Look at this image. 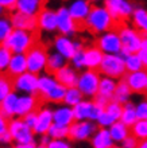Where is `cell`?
Here are the masks:
<instances>
[{
	"instance_id": "6",
	"label": "cell",
	"mask_w": 147,
	"mask_h": 148,
	"mask_svg": "<svg viewBox=\"0 0 147 148\" xmlns=\"http://www.w3.org/2000/svg\"><path fill=\"white\" fill-rule=\"evenodd\" d=\"M27 57V65H28V71L34 74H43L47 70V59H49V53H47L46 47H43L42 45H35L26 53Z\"/></svg>"
},
{
	"instance_id": "61",
	"label": "cell",
	"mask_w": 147,
	"mask_h": 148,
	"mask_svg": "<svg viewBox=\"0 0 147 148\" xmlns=\"http://www.w3.org/2000/svg\"><path fill=\"white\" fill-rule=\"evenodd\" d=\"M146 93H147V90H146Z\"/></svg>"
},
{
	"instance_id": "41",
	"label": "cell",
	"mask_w": 147,
	"mask_h": 148,
	"mask_svg": "<svg viewBox=\"0 0 147 148\" xmlns=\"http://www.w3.org/2000/svg\"><path fill=\"white\" fill-rule=\"evenodd\" d=\"M12 55H14V53L11 50H8L7 47L4 46L0 47V70L3 73L7 71L8 66H10V62L12 59Z\"/></svg>"
},
{
	"instance_id": "9",
	"label": "cell",
	"mask_w": 147,
	"mask_h": 148,
	"mask_svg": "<svg viewBox=\"0 0 147 148\" xmlns=\"http://www.w3.org/2000/svg\"><path fill=\"white\" fill-rule=\"evenodd\" d=\"M104 109H105L104 106L99 105L93 100H89V98L82 100L78 105H76L73 108L76 121L89 120V121H95V123L100 117L101 113L104 112Z\"/></svg>"
},
{
	"instance_id": "17",
	"label": "cell",
	"mask_w": 147,
	"mask_h": 148,
	"mask_svg": "<svg viewBox=\"0 0 147 148\" xmlns=\"http://www.w3.org/2000/svg\"><path fill=\"white\" fill-rule=\"evenodd\" d=\"M54 124V116H53V109L49 106H42L38 109V121L34 128L35 135H47L51 125Z\"/></svg>"
},
{
	"instance_id": "20",
	"label": "cell",
	"mask_w": 147,
	"mask_h": 148,
	"mask_svg": "<svg viewBox=\"0 0 147 148\" xmlns=\"http://www.w3.org/2000/svg\"><path fill=\"white\" fill-rule=\"evenodd\" d=\"M39 100L32 94H19L18 98V108H16V117H24L27 113L38 110Z\"/></svg>"
},
{
	"instance_id": "21",
	"label": "cell",
	"mask_w": 147,
	"mask_h": 148,
	"mask_svg": "<svg viewBox=\"0 0 147 148\" xmlns=\"http://www.w3.org/2000/svg\"><path fill=\"white\" fill-rule=\"evenodd\" d=\"M54 75L61 85L66 86V88H73V86H77L80 73L72 65H66L65 67H62L61 70L57 71Z\"/></svg>"
},
{
	"instance_id": "25",
	"label": "cell",
	"mask_w": 147,
	"mask_h": 148,
	"mask_svg": "<svg viewBox=\"0 0 147 148\" xmlns=\"http://www.w3.org/2000/svg\"><path fill=\"white\" fill-rule=\"evenodd\" d=\"M85 53V67L92 70H99L104 58V53L97 46H88L84 49Z\"/></svg>"
},
{
	"instance_id": "52",
	"label": "cell",
	"mask_w": 147,
	"mask_h": 148,
	"mask_svg": "<svg viewBox=\"0 0 147 148\" xmlns=\"http://www.w3.org/2000/svg\"><path fill=\"white\" fill-rule=\"evenodd\" d=\"M138 54H139L140 59H142V63H143V67H144V69H146V70H147V50H143V49H142V50H140L139 53H138Z\"/></svg>"
},
{
	"instance_id": "4",
	"label": "cell",
	"mask_w": 147,
	"mask_h": 148,
	"mask_svg": "<svg viewBox=\"0 0 147 148\" xmlns=\"http://www.w3.org/2000/svg\"><path fill=\"white\" fill-rule=\"evenodd\" d=\"M101 73L99 70H92V69H85L80 71L77 88L81 90L85 98L93 100L99 93V86H100Z\"/></svg>"
},
{
	"instance_id": "22",
	"label": "cell",
	"mask_w": 147,
	"mask_h": 148,
	"mask_svg": "<svg viewBox=\"0 0 147 148\" xmlns=\"http://www.w3.org/2000/svg\"><path fill=\"white\" fill-rule=\"evenodd\" d=\"M18 98H19V93L18 92H12L10 96L0 101V116L11 120L14 117H16V108H18Z\"/></svg>"
},
{
	"instance_id": "28",
	"label": "cell",
	"mask_w": 147,
	"mask_h": 148,
	"mask_svg": "<svg viewBox=\"0 0 147 148\" xmlns=\"http://www.w3.org/2000/svg\"><path fill=\"white\" fill-rule=\"evenodd\" d=\"M43 8V0H18L16 11L26 15L37 16Z\"/></svg>"
},
{
	"instance_id": "8",
	"label": "cell",
	"mask_w": 147,
	"mask_h": 148,
	"mask_svg": "<svg viewBox=\"0 0 147 148\" xmlns=\"http://www.w3.org/2000/svg\"><path fill=\"white\" fill-rule=\"evenodd\" d=\"M96 46L104 54H120L123 50V45L116 28L100 34L96 39Z\"/></svg>"
},
{
	"instance_id": "2",
	"label": "cell",
	"mask_w": 147,
	"mask_h": 148,
	"mask_svg": "<svg viewBox=\"0 0 147 148\" xmlns=\"http://www.w3.org/2000/svg\"><path fill=\"white\" fill-rule=\"evenodd\" d=\"M35 40L37 39H35L34 32L15 28L11 32V35L8 36L4 42H1V46L7 47L8 50H11L14 54H26L31 47L37 45Z\"/></svg>"
},
{
	"instance_id": "15",
	"label": "cell",
	"mask_w": 147,
	"mask_h": 148,
	"mask_svg": "<svg viewBox=\"0 0 147 148\" xmlns=\"http://www.w3.org/2000/svg\"><path fill=\"white\" fill-rule=\"evenodd\" d=\"M38 28L45 32H54L58 30V19H57V10L50 7H43L42 11L37 15Z\"/></svg>"
},
{
	"instance_id": "12",
	"label": "cell",
	"mask_w": 147,
	"mask_h": 148,
	"mask_svg": "<svg viewBox=\"0 0 147 148\" xmlns=\"http://www.w3.org/2000/svg\"><path fill=\"white\" fill-rule=\"evenodd\" d=\"M53 49H54V51L59 53L62 57H65L68 61H70L73 58V55L78 50H82L84 47H82V43L80 40H74V39H72V36L59 34L53 40Z\"/></svg>"
},
{
	"instance_id": "48",
	"label": "cell",
	"mask_w": 147,
	"mask_h": 148,
	"mask_svg": "<svg viewBox=\"0 0 147 148\" xmlns=\"http://www.w3.org/2000/svg\"><path fill=\"white\" fill-rule=\"evenodd\" d=\"M139 145V140L136 139L134 135H130L127 139H124L123 143H121V147L123 148H138Z\"/></svg>"
},
{
	"instance_id": "49",
	"label": "cell",
	"mask_w": 147,
	"mask_h": 148,
	"mask_svg": "<svg viewBox=\"0 0 147 148\" xmlns=\"http://www.w3.org/2000/svg\"><path fill=\"white\" fill-rule=\"evenodd\" d=\"M18 0H0V8L3 11H12L16 10Z\"/></svg>"
},
{
	"instance_id": "57",
	"label": "cell",
	"mask_w": 147,
	"mask_h": 148,
	"mask_svg": "<svg viewBox=\"0 0 147 148\" xmlns=\"http://www.w3.org/2000/svg\"><path fill=\"white\" fill-rule=\"evenodd\" d=\"M37 148H47V147H46V145H42V144H38V145H37Z\"/></svg>"
},
{
	"instance_id": "23",
	"label": "cell",
	"mask_w": 147,
	"mask_h": 148,
	"mask_svg": "<svg viewBox=\"0 0 147 148\" xmlns=\"http://www.w3.org/2000/svg\"><path fill=\"white\" fill-rule=\"evenodd\" d=\"M53 116H54V123L63 127H70L76 121L74 117V110L72 106H68L66 104L58 105L55 109H53Z\"/></svg>"
},
{
	"instance_id": "31",
	"label": "cell",
	"mask_w": 147,
	"mask_h": 148,
	"mask_svg": "<svg viewBox=\"0 0 147 148\" xmlns=\"http://www.w3.org/2000/svg\"><path fill=\"white\" fill-rule=\"evenodd\" d=\"M117 79L116 78H111L107 75H101L100 86H99V93L108 97L109 100H113V94L117 88Z\"/></svg>"
},
{
	"instance_id": "51",
	"label": "cell",
	"mask_w": 147,
	"mask_h": 148,
	"mask_svg": "<svg viewBox=\"0 0 147 148\" xmlns=\"http://www.w3.org/2000/svg\"><path fill=\"white\" fill-rule=\"evenodd\" d=\"M0 141H1V144H10L11 141H14L11 132L7 131V132H4V133H0Z\"/></svg>"
},
{
	"instance_id": "47",
	"label": "cell",
	"mask_w": 147,
	"mask_h": 148,
	"mask_svg": "<svg viewBox=\"0 0 147 148\" xmlns=\"http://www.w3.org/2000/svg\"><path fill=\"white\" fill-rule=\"evenodd\" d=\"M22 119H23V121L30 127V128L34 129L35 125H37V121H38V110H34V112L27 113V114H26L24 117H22Z\"/></svg>"
},
{
	"instance_id": "18",
	"label": "cell",
	"mask_w": 147,
	"mask_h": 148,
	"mask_svg": "<svg viewBox=\"0 0 147 148\" xmlns=\"http://www.w3.org/2000/svg\"><path fill=\"white\" fill-rule=\"evenodd\" d=\"M124 81L128 84L134 93H144L147 90V70L142 69L139 71L127 73L124 75Z\"/></svg>"
},
{
	"instance_id": "11",
	"label": "cell",
	"mask_w": 147,
	"mask_h": 148,
	"mask_svg": "<svg viewBox=\"0 0 147 148\" xmlns=\"http://www.w3.org/2000/svg\"><path fill=\"white\" fill-rule=\"evenodd\" d=\"M14 89L19 94H32L38 96V84L39 75L31 71H26L24 74H20L18 77L12 78Z\"/></svg>"
},
{
	"instance_id": "58",
	"label": "cell",
	"mask_w": 147,
	"mask_h": 148,
	"mask_svg": "<svg viewBox=\"0 0 147 148\" xmlns=\"http://www.w3.org/2000/svg\"><path fill=\"white\" fill-rule=\"evenodd\" d=\"M89 1H92V3H97V1H100V0H89Z\"/></svg>"
},
{
	"instance_id": "55",
	"label": "cell",
	"mask_w": 147,
	"mask_h": 148,
	"mask_svg": "<svg viewBox=\"0 0 147 148\" xmlns=\"http://www.w3.org/2000/svg\"><path fill=\"white\" fill-rule=\"evenodd\" d=\"M138 148H147V140L139 141V145H138Z\"/></svg>"
},
{
	"instance_id": "10",
	"label": "cell",
	"mask_w": 147,
	"mask_h": 148,
	"mask_svg": "<svg viewBox=\"0 0 147 148\" xmlns=\"http://www.w3.org/2000/svg\"><path fill=\"white\" fill-rule=\"evenodd\" d=\"M104 5L116 20V23L132 18V14L135 11V7L130 0H104Z\"/></svg>"
},
{
	"instance_id": "3",
	"label": "cell",
	"mask_w": 147,
	"mask_h": 148,
	"mask_svg": "<svg viewBox=\"0 0 147 148\" xmlns=\"http://www.w3.org/2000/svg\"><path fill=\"white\" fill-rule=\"evenodd\" d=\"M116 30L120 35L121 45H123V50L120 53L123 57H127L128 54H132V53H139L142 50L143 35L134 26L120 24Z\"/></svg>"
},
{
	"instance_id": "37",
	"label": "cell",
	"mask_w": 147,
	"mask_h": 148,
	"mask_svg": "<svg viewBox=\"0 0 147 148\" xmlns=\"http://www.w3.org/2000/svg\"><path fill=\"white\" fill-rule=\"evenodd\" d=\"M131 135L138 139L139 141L147 140V120H139L131 127Z\"/></svg>"
},
{
	"instance_id": "45",
	"label": "cell",
	"mask_w": 147,
	"mask_h": 148,
	"mask_svg": "<svg viewBox=\"0 0 147 148\" xmlns=\"http://www.w3.org/2000/svg\"><path fill=\"white\" fill-rule=\"evenodd\" d=\"M47 148H72V143L68 139H51L46 145Z\"/></svg>"
},
{
	"instance_id": "60",
	"label": "cell",
	"mask_w": 147,
	"mask_h": 148,
	"mask_svg": "<svg viewBox=\"0 0 147 148\" xmlns=\"http://www.w3.org/2000/svg\"><path fill=\"white\" fill-rule=\"evenodd\" d=\"M115 148H123V147H121V145H120V147H115Z\"/></svg>"
},
{
	"instance_id": "39",
	"label": "cell",
	"mask_w": 147,
	"mask_h": 148,
	"mask_svg": "<svg viewBox=\"0 0 147 148\" xmlns=\"http://www.w3.org/2000/svg\"><path fill=\"white\" fill-rule=\"evenodd\" d=\"M12 92H15L12 78L8 75H1V78H0V101L4 100L7 96H10Z\"/></svg>"
},
{
	"instance_id": "42",
	"label": "cell",
	"mask_w": 147,
	"mask_h": 148,
	"mask_svg": "<svg viewBox=\"0 0 147 148\" xmlns=\"http://www.w3.org/2000/svg\"><path fill=\"white\" fill-rule=\"evenodd\" d=\"M104 110L108 113V114H111L116 121H119L120 117H121V113H123V104H120V102L112 100L108 105L105 106Z\"/></svg>"
},
{
	"instance_id": "7",
	"label": "cell",
	"mask_w": 147,
	"mask_h": 148,
	"mask_svg": "<svg viewBox=\"0 0 147 148\" xmlns=\"http://www.w3.org/2000/svg\"><path fill=\"white\" fill-rule=\"evenodd\" d=\"M10 125V132L12 135V139L16 144H27L32 143L35 137L34 129L30 128L26 123L23 121L22 117H14L8 123Z\"/></svg>"
},
{
	"instance_id": "24",
	"label": "cell",
	"mask_w": 147,
	"mask_h": 148,
	"mask_svg": "<svg viewBox=\"0 0 147 148\" xmlns=\"http://www.w3.org/2000/svg\"><path fill=\"white\" fill-rule=\"evenodd\" d=\"M26 71H28L27 57H26V54H14L6 74H7L8 77L15 78V77H18V75H20V74H24Z\"/></svg>"
},
{
	"instance_id": "13",
	"label": "cell",
	"mask_w": 147,
	"mask_h": 148,
	"mask_svg": "<svg viewBox=\"0 0 147 148\" xmlns=\"http://www.w3.org/2000/svg\"><path fill=\"white\" fill-rule=\"evenodd\" d=\"M97 131V124L95 121H74L69 127V139L74 141H84L92 139L95 132Z\"/></svg>"
},
{
	"instance_id": "33",
	"label": "cell",
	"mask_w": 147,
	"mask_h": 148,
	"mask_svg": "<svg viewBox=\"0 0 147 148\" xmlns=\"http://www.w3.org/2000/svg\"><path fill=\"white\" fill-rule=\"evenodd\" d=\"M68 65V59L65 57H62L59 53L53 51L49 53V59H47V73L55 74L58 70H61L62 67H65Z\"/></svg>"
},
{
	"instance_id": "36",
	"label": "cell",
	"mask_w": 147,
	"mask_h": 148,
	"mask_svg": "<svg viewBox=\"0 0 147 148\" xmlns=\"http://www.w3.org/2000/svg\"><path fill=\"white\" fill-rule=\"evenodd\" d=\"M124 61H126L127 73H134V71H139V70H142V69H144L143 63H142V59H140L138 53L128 54L127 57H124Z\"/></svg>"
},
{
	"instance_id": "30",
	"label": "cell",
	"mask_w": 147,
	"mask_h": 148,
	"mask_svg": "<svg viewBox=\"0 0 147 148\" xmlns=\"http://www.w3.org/2000/svg\"><path fill=\"white\" fill-rule=\"evenodd\" d=\"M108 129H109V133H111L113 141H115V143H119V144H121L124 139H127V137L131 135V128L120 120L115 121Z\"/></svg>"
},
{
	"instance_id": "44",
	"label": "cell",
	"mask_w": 147,
	"mask_h": 148,
	"mask_svg": "<svg viewBox=\"0 0 147 148\" xmlns=\"http://www.w3.org/2000/svg\"><path fill=\"white\" fill-rule=\"evenodd\" d=\"M115 121H116V120H115L111 114H108V113L104 110V112L100 114V117L97 119L96 124H97V127H99V128H109V127H111Z\"/></svg>"
},
{
	"instance_id": "34",
	"label": "cell",
	"mask_w": 147,
	"mask_h": 148,
	"mask_svg": "<svg viewBox=\"0 0 147 148\" xmlns=\"http://www.w3.org/2000/svg\"><path fill=\"white\" fill-rule=\"evenodd\" d=\"M139 120L138 113H136V105H134L132 102H127L123 105V113L120 117V121H123L126 125H128L131 128L136 121Z\"/></svg>"
},
{
	"instance_id": "43",
	"label": "cell",
	"mask_w": 147,
	"mask_h": 148,
	"mask_svg": "<svg viewBox=\"0 0 147 148\" xmlns=\"http://www.w3.org/2000/svg\"><path fill=\"white\" fill-rule=\"evenodd\" d=\"M69 62L76 70H78V71L85 70L86 67H85V53H84V49H82V50H78Z\"/></svg>"
},
{
	"instance_id": "46",
	"label": "cell",
	"mask_w": 147,
	"mask_h": 148,
	"mask_svg": "<svg viewBox=\"0 0 147 148\" xmlns=\"http://www.w3.org/2000/svg\"><path fill=\"white\" fill-rule=\"evenodd\" d=\"M136 113H138V117L142 119V120H147V98L139 101L136 104Z\"/></svg>"
},
{
	"instance_id": "53",
	"label": "cell",
	"mask_w": 147,
	"mask_h": 148,
	"mask_svg": "<svg viewBox=\"0 0 147 148\" xmlns=\"http://www.w3.org/2000/svg\"><path fill=\"white\" fill-rule=\"evenodd\" d=\"M51 141V137L49 136V135H42V137H41V141H39V144L42 145H47Z\"/></svg>"
},
{
	"instance_id": "27",
	"label": "cell",
	"mask_w": 147,
	"mask_h": 148,
	"mask_svg": "<svg viewBox=\"0 0 147 148\" xmlns=\"http://www.w3.org/2000/svg\"><path fill=\"white\" fill-rule=\"evenodd\" d=\"M59 82L55 78L54 74L51 73H43L39 75V84H38V96L41 98H45Z\"/></svg>"
},
{
	"instance_id": "26",
	"label": "cell",
	"mask_w": 147,
	"mask_h": 148,
	"mask_svg": "<svg viewBox=\"0 0 147 148\" xmlns=\"http://www.w3.org/2000/svg\"><path fill=\"white\" fill-rule=\"evenodd\" d=\"M90 144L92 148H115V141L108 128H97L90 139Z\"/></svg>"
},
{
	"instance_id": "19",
	"label": "cell",
	"mask_w": 147,
	"mask_h": 148,
	"mask_svg": "<svg viewBox=\"0 0 147 148\" xmlns=\"http://www.w3.org/2000/svg\"><path fill=\"white\" fill-rule=\"evenodd\" d=\"M12 20L14 27L18 30H26V31L34 32L38 28V22H37V16H31L22 14L19 11L12 12V15L10 16Z\"/></svg>"
},
{
	"instance_id": "1",
	"label": "cell",
	"mask_w": 147,
	"mask_h": 148,
	"mask_svg": "<svg viewBox=\"0 0 147 148\" xmlns=\"http://www.w3.org/2000/svg\"><path fill=\"white\" fill-rule=\"evenodd\" d=\"M84 26L90 32L100 35L103 32L113 30L116 26V20L112 18V15L109 14L105 5H93Z\"/></svg>"
},
{
	"instance_id": "38",
	"label": "cell",
	"mask_w": 147,
	"mask_h": 148,
	"mask_svg": "<svg viewBox=\"0 0 147 148\" xmlns=\"http://www.w3.org/2000/svg\"><path fill=\"white\" fill-rule=\"evenodd\" d=\"M15 30L14 24H12L11 18L8 16H1L0 18V40L4 42L8 36L11 35V32Z\"/></svg>"
},
{
	"instance_id": "50",
	"label": "cell",
	"mask_w": 147,
	"mask_h": 148,
	"mask_svg": "<svg viewBox=\"0 0 147 148\" xmlns=\"http://www.w3.org/2000/svg\"><path fill=\"white\" fill-rule=\"evenodd\" d=\"M93 101L96 102V104H99V105H101V106H107L109 104V102L112 101V100H109L108 97H105V96H103V94H100V93H97V96L95 98H93Z\"/></svg>"
},
{
	"instance_id": "35",
	"label": "cell",
	"mask_w": 147,
	"mask_h": 148,
	"mask_svg": "<svg viewBox=\"0 0 147 148\" xmlns=\"http://www.w3.org/2000/svg\"><path fill=\"white\" fill-rule=\"evenodd\" d=\"M82 100H85V97H84V94L81 93V90L78 89L77 86H73V88H68V90H66L63 104L74 108V106L78 105Z\"/></svg>"
},
{
	"instance_id": "14",
	"label": "cell",
	"mask_w": 147,
	"mask_h": 148,
	"mask_svg": "<svg viewBox=\"0 0 147 148\" xmlns=\"http://www.w3.org/2000/svg\"><path fill=\"white\" fill-rule=\"evenodd\" d=\"M57 19H58V30L61 35L73 36L78 30L80 24L72 18L68 5H61L57 8Z\"/></svg>"
},
{
	"instance_id": "40",
	"label": "cell",
	"mask_w": 147,
	"mask_h": 148,
	"mask_svg": "<svg viewBox=\"0 0 147 148\" xmlns=\"http://www.w3.org/2000/svg\"><path fill=\"white\" fill-rule=\"evenodd\" d=\"M47 135L51 139H68L69 137V127H63L59 124H53L51 128L49 129Z\"/></svg>"
},
{
	"instance_id": "56",
	"label": "cell",
	"mask_w": 147,
	"mask_h": 148,
	"mask_svg": "<svg viewBox=\"0 0 147 148\" xmlns=\"http://www.w3.org/2000/svg\"><path fill=\"white\" fill-rule=\"evenodd\" d=\"M142 49L147 50V36H143V42H142Z\"/></svg>"
},
{
	"instance_id": "5",
	"label": "cell",
	"mask_w": 147,
	"mask_h": 148,
	"mask_svg": "<svg viewBox=\"0 0 147 148\" xmlns=\"http://www.w3.org/2000/svg\"><path fill=\"white\" fill-rule=\"evenodd\" d=\"M99 71L101 73V75H107L116 79L123 78L127 74L124 57L121 54H104Z\"/></svg>"
},
{
	"instance_id": "32",
	"label": "cell",
	"mask_w": 147,
	"mask_h": 148,
	"mask_svg": "<svg viewBox=\"0 0 147 148\" xmlns=\"http://www.w3.org/2000/svg\"><path fill=\"white\" fill-rule=\"evenodd\" d=\"M132 93H134V92L131 90V88L128 86L127 82L124 81V78H121V79H119V82H117V88H116V90H115V94H113V100L124 105V104L130 102V98H131Z\"/></svg>"
},
{
	"instance_id": "29",
	"label": "cell",
	"mask_w": 147,
	"mask_h": 148,
	"mask_svg": "<svg viewBox=\"0 0 147 148\" xmlns=\"http://www.w3.org/2000/svg\"><path fill=\"white\" fill-rule=\"evenodd\" d=\"M132 26L143 36H147V8L136 7L131 18Z\"/></svg>"
},
{
	"instance_id": "59",
	"label": "cell",
	"mask_w": 147,
	"mask_h": 148,
	"mask_svg": "<svg viewBox=\"0 0 147 148\" xmlns=\"http://www.w3.org/2000/svg\"><path fill=\"white\" fill-rule=\"evenodd\" d=\"M7 148H16V145H8Z\"/></svg>"
},
{
	"instance_id": "54",
	"label": "cell",
	"mask_w": 147,
	"mask_h": 148,
	"mask_svg": "<svg viewBox=\"0 0 147 148\" xmlns=\"http://www.w3.org/2000/svg\"><path fill=\"white\" fill-rule=\"evenodd\" d=\"M16 148H37V144H35V141L27 143V144H16Z\"/></svg>"
},
{
	"instance_id": "16",
	"label": "cell",
	"mask_w": 147,
	"mask_h": 148,
	"mask_svg": "<svg viewBox=\"0 0 147 148\" xmlns=\"http://www.w3.org/2000/svg\"><path fill=\"white\" fill-rule=\"evenodd\" d=\"M92 1L89 0H72L68 5L69 12L78 24H84L92 11Z\"/></svg>"
}]
</instances>
